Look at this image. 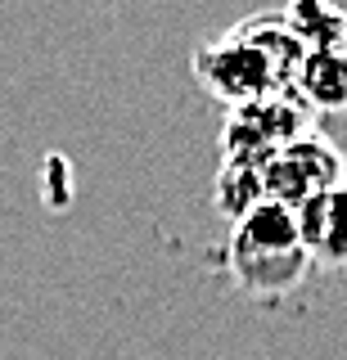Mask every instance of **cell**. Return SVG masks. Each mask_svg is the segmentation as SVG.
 I'll list each match as a JSON object with an SVG mask.
<instances>
[{
  "mask_svg": "<svg viewBox=\"0 0 347 360\" xmlns=\"http://www.w3.org/2000/svg\"><path fill=\"white\" fill-rule=\"evenodd\" d=\"M302 54L307 50L289 32L284 14L266 9V14L234 22L226 37L198 45L194 77L212 99H221L226 108H239V104L275 95V90H289Z\"/></svg>",
  "mask_w": 347,
  "mask_h": 360,
  "instance_id": "obj_1",
  "label": "cell"
},
{
  "mask_svg": "<svg viewBox=\"0 0 347 360\" xmlns=\"http://www.w3.org/2000/svg\"><path fill=\"white\" fill-rule=\"evenodd\" d=\"M226 262H230L234 284L248 297H284V292H294L311 270L294 207L266 198L248 217H239L230 225Z\"/></svg>",
  "mask_w": 347,
  "mask_h": 360,
  "instance_id": "obj_2",
  "label": "cell"
},
{
  "mask_svg": "<svg viewBox=\"0 0 347 360\" xmlns=\"http://www.w3.org/2000/svg\"><path fill=\"white\" fill-rule=\"evenodd\" d=\"M262 180H266V198L298 212L302 202H311L316 194L347 180V153L324 131H302L298 140H289L279 153L262 162Z\"/></svg>",
  "mask_w": 347,
  "mask_h": 360,
  "instance_id": "obj_3",
  "label": "cell"
},
{
  "mask_svg": "<svg viewBox=\"0 0 347 360\" xmlns=\"http://www.w3.org/2000/svg\"><path fill=\"white\" fill-rule=\"evenodd\" d=\"M302 131H311V112L289 90H275L266 99L230 108L226 127H221V144H226V158H244V162L262 167L266 158L279 153L289 140H298Z\"/></svg>",
  "mask_w": 347,
  "mask_h": 360,
  "instance_id": "obj_4",
  "label": "cell"
},
{
  "mask_svg": "<svg viewBox=\"0 0 347 360\" xmlns=\"http://www.w3.org/2000/svg\"><path fill=\"white\" fill-rule=\"evenodd\" d=\"M294 217H298V234L311 266L343 270L347 266V180L316 194L311 202H302Z\"/></svg>",
  "mask_w": 347,
  "mask_h": 360,
  "instance_id": "obj_5",
  "label": "cell"
},
{
  "mask_svg": "<svg viewBox=\"0 0 347 360\" xmlns=\"http://www.w3.org/2000/svg\"><path fill=\"white\" fill-rule=\"evenodd\" d=\"M289 95L307 112H347V50H307Z\"/></svg>",
  "mask_w": 347,
  "mask_h": 360,
  "instance_id": "obj_6",
  "label": "cell"
},
{
  "mask_svg": "<svg viewBox=\"0 0 347 360\" xmlns=\"http://www.w3.org/2000/svg\"><path fill=\"white\" fill-rule=\"evenodd\" d=\"M289 32L302 50H347V5L343 0H289L284 9Z\"/></svg>",
  "mask_w": 347,
  "mask_h": 360,
  "instance_id": "obj_7",
  "label": "cell"
},
{
  "mask_svg": "<svg viewBox=\"0 0 347 360\" xmlns=\"http://www.w3.org/2000/svg\"><path fill=\"white\" fill-rule=\"evenodd\" d=\"M212 202L230 225L239 217H248L257 202H266V180L257 162H244V158H226L217 172V185H212Z\"/></svg>",
  "mask_w": 347,
  "mask_h": 360,
  "instance_id": "obj_8",
  "label": "cell"
}]
</instances>
